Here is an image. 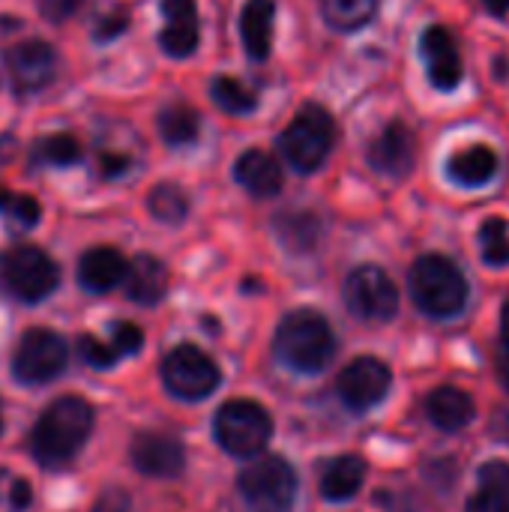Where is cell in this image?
Here are the masks:
<instances>
[{
    "label": "cell",
    "instance_id": "6da1fadb",
    "mask_svg": "<svg viewBox=\"0 0 509 512\" xmlns=\"http://www.w3.org/2000/svg\"><path fill=\"white\" fill-rule=\"evenodd\" d=\"M93 429V408L78 396H60L51 402L30 438L33 456L45 468H60L72 462Z\"/></svg>",
    "mask_w": 509,
    "mask_h": 512
},
{
    "label": "cell",
    "instance_id": "7a4b0ae2",
    "mask_svg": "<svg viewBox=\"0 0 509 512\" xmlns=\"http://www.w3.org/2000/svg\"><path fill=\"white\" fill-rule=\"evenodd\" d=\"M276 354L294 372H324L336 354V336L330 321L315 309L291 312L276 330Z\"/></svg>",
    "mask_w": 509,
    "mask_h": 512
},
{
    "label": "cell",
    "instance_id": "3957f363",
    "mask_svg": "<svg viewBox=\"0 0 509 512\" xmlns=\"http://www.w3.org/2000/svg\"><path fill=\"white\" fill-rule=\"evenodd\" d=\"M411 297L429 318H456L468 306V279L447 255H423L408 273Z\"/></svg>",
    "mask_w": 509,
    "mask_h": 512
},
{
    "label": "cell",
    "instance_id": "277c9868",
    "mask_svg": "<svg viewBox=\"0 0 509 512\" xmlns=\"http://www.w3.org/2000/svg\"><path fill=\"white\" fill-rule=\"evenodd\" d=\"M333 144H336V123L330 111L321 105H303L279 138L285 159L300 174L318 171L333 153Z\"/></svg>",
    "mask_w": 509,
    "mask_h": 512
},
{
    "label": "cell",
    "instance_id": "5b68a950",
    "mask_svg": "<svg viewBox=\"0 0 509 512\" xmlns=\"http://www.w3.org/2000/svg\"><path fill=\"white\" fill-rule=\"evenodd\" d=\"M213 432H216V441L222 444L225 453L246 459V456H255L267 447V441L273 435V420L258 402L231 399L216 411Z\"/></svg>",
    "mask_w": 509,
    "mask_h": 512
},
{
    "label": "cell",
    "instance_id": "8992f818",
    "mask_svg": "<svg viewBox=\"0 0 509 512\" xmlns=\"http://www.w3.org/2000/svg\"><path fill=\"white\" fill-rule=\"evenodd\" d=\"M237 489L252 512H288L297 498V474L282 456H267L240 474Z\"/></svg>",
    "mask_w": 509,
    "mask_h": 512
},
{
    "label": "cell",
    "instance_id": "52a82bcc",
    "mask_svg": "<svg viewBox=\"0 0 509 512\" xmlns=\"http://www.w3.org/2000/svg\"><path fill=\"white\" fill-rule=\"evenodd\" d=\"M0 279L12 297L39 303L57 288L60 267L39 246H15L0 258Z\"/></svg>",
    "mask_w": 509,
    "mask_h": 512
},
{
    "label": "cell",
    "instance_id": "ba28073f",
    "mask_svg": "<svg viewBox=\"0 0 509 512\" xmlns=\"http://www.w3.org/2000/svg\"><path fill=\"white\" fill-rule=\"evenodd\" d=\"M345 303L354 318L384 324L399 312V288L381 267H357L345 282Z\"/></svg>",
    "mask_w": 509,
    "mask_h": 512
},
{
    "label": "cell",
    "instance_id": "9c48e42d",
    "mask_svg": "<svg viewBox=\"0 0 509 512\" xmlns=\"http://www.w3.org/2000/svg\"><path fill=\"white\" fill-rule=\"evenodd\" d=\"M162 381L171 396L195 402V399H207L219 387L222 375L219 366L201 348L177 345L162 363Z\"/></svg>",
    "mask_w": 509,
    "mask_h": 512
},
{
    "label": "cell",
    "instance_id": "30bf717a",
    "mask_svg": "<svg viewBox=\"0 0 509 512\" xmlns=\"http://www.w3.org/2000/svg\"><path fill=\"white\" fill-rule=\"evenodd\" d=\"M66 357H69L66 342L57 333L45 327H33L21 336L12 357V369L21 384H48L63 372Z\"/></svg>",
    "mask_w": 509,
    "mask_h": 512
},
{
    "label": "cell",
    "instance_id": "8fae6325",
    "mask_svg": "<svg viewBox=\"0 0 509 512\" xmlns=\"http://www.w3.org/2000/svg\"><path fill=\"white\" fill-rule=\"evenodd\" d=\"M390 384H393V372L387 363H381L378 357H357L339 372L336 390L351 411H369L378 402H384Z\"/></svg>",
    "mask_w": 509,
    "mask_h": 512
},
{
    "label": "cell",
    "instance_id": "7c38bea8",
    "mask_svg": "<svg viewBox=\"0 0 509 512\" xmlns=\"http://www.w3.org/2000/svg\"><path fill=\"white\" fill-rule=\"evenodd\" d=\"M366 159L378 174L402 180V177L411 174V168L417 162V138L402 120H393L390 126H384L372 138V144L366 150Z\"/></svg>",
    "mask_w": 509,
    "mask_h": 512
},
{
    "label": "cell",
    "instance_id": "4fadbf2b",
    "mask_svg": "<svg viewBox=\"0 0 509 512\" xmlns=\"http://www.w3.org/2000/svg\"><path fill=\"white\" fill-rule=\"evenodd\" d=\"M6 69L18 93L42 90L54 81L57 72V51L45 39H27L6 51Z\"/></svg>",
    "mask_w": 509,
    "mask_h": 512
},
{
    "label": "cell",
    "instance_id": "5bb4252c",
    "mask_svg": "<svg viewBox=\"0 0 509 512\" xmlns=\"http://www.w3.org/2000/svg\"><path fill=\"white\" fill-rule=\"evenodd\" d=\"M420 54L429 69V81L438 90H456L462 81V54L453 33L441 24H432L420 36Z\"/></svg>",
    "mask_w": 509,
    "mask_h": 512
},
{
    "label": "cell",
    "instance_id": "9a60e30c",
    "mask_svg": "<svg viewBox=\"0 0 509 512\" xmlns=\"http://www.w3.org/2000/svg\"><path fill=\"white\" fill-rule=\"evenodd\" d=\"M132 462L144 477L168 480L183 471L186 453L177 438L165 432H144L132 441Z\"/></svg>",
    "mask_w": 509,
    "mask_h": 512
},
{
    "label": "cell",
    "instance_id": "2e32d148",
    "mask_svg": "<svg viewBox=\"0 0 509 512\" xmlns=\"http://www.w3.org/2000/svg\"><path fill=\"white\" fill-rule=\"evenodd\" d=\"M165 27L159 33V45L171 57H189L198 48L201 24L195 0H162Z\"/></svg>",
    "mask_w": 509,
    "mask_h": 512
},
{
    "label": "cell",
    "instance_id": "e0dca14e",
    "mask_svg": "<svg viewBox=\"0 0 509 512\" xmlns=\"http://www.w3.org/2000/svg\"><path fill=\"white\" fill-rule=\"evenodd\" d=\"M126 267H129V261L117 249L96 246V249L81 255V261H78V282L87 291H93V294H108L117 285H123Z\"/></svg>",
    "mask_w": 509,
    "mask_h": 512
},
{
    "label": "cell",
    "instance_id": "ac0fdd59",
    "mask_svg": "<svg viewBox=\"0 0 509 512\" xmlns=\"http://www.w3.org/2000/svg\"><path fill=\"white\" fill-rule=\"evenodd\" d=\"M126 297L138 306H156L168 294V267L153 255H138L126 267Z\"/></svg>",
    "mask_w": 509,
    "mask_h": 512
},
{
    "label": "cell",
    "instance_id": "d6986e66",
    "mask_svg": "<svg viewBox=\"0 0 509 512\" xmlns=\"http://www.w3.org/2000/svg\"><path fill=\"white\" fill-rule=\"evenodd\" d=\"M234 177L255 198H270V195H276L282 189V168H279V162L270 153L258 150V147H252L243 156H237Z\"/></svg>",
    "mask_w": 509,
    "mask_h": 512
},
{
    "label": "cell",
    "instance_id": "ffe728a7",
    "mask_svg": "<svg viewBox=\"0 0 509 512\" xmlns=\"http://www.w3.org/2000/svg\"><path fill=\"white\" fill-rule=\"evenodd\" d=\"M426 414H429V423L435 429H441V432H462L474 420L477 408H474V399L465 390H459V387H438L426 399Z\"/></svg>",
    "mask_w": 509,
    "mask_h": 512
},
{
    "label": "cell",
    "instance_id": "44dd1931",
    "mask_svg": "<svg viewBox=\"0 0 509 512\" xmlns=\"http://www.w3.org/2000/svg\"><path fill=\"white\" fill-rule=\"evenodd\" d=\"M273 18L276 3L273 0H246L240 12V39L252 60H267L273 48Z\"/></svg>",
    "mask_w": 509,
    "mask_h": 512
},
{
    "label": "cell",
    "instance_id": "7402d4cb",
    "mask_svg": "<svg viewBox=\"0 0 509 512\" xmlns=\"http://www.w3.org/2000/svg\"><path fill=\"white\" fill-rule=\"evenodd\" d=\"M447 174H450L453 183H459L465 189L486 186L498 174V156L486 144H471L465 150H456L447 159Z\"/></svg>",
    "mask_w": 509,
    "mask_h": 512
},
{
    "label": "cell",
    "instance_id": "603a6c76",
    "mask_svg": "<svg viewBox=\"0 0 509 512\" xmlns=\"http://www.w3.org/2000/svg\"><path fill=\"white\" fill-rule=\"evenodd\" d=\"M366 483V462L360 456H339L321 474V495L333 504L351 501Z\"/></svg>",
    "mask_w": 509,
    "mask_h": 512
},
{
    "label": "cell",
    "instance_id": "cb8c5ba5",
    "mask_svg": "<svg viewBox=\"0 0 509 512\" xmlns=\"http://www.w3.org/2000/svg\"><path fill=\"white\" fill-rule=\"evenodd\" d=\"M468 512H509V465L486 462L477 474V492L468 501Z\"/></svg>",
    "mask_w": 509,
    "mask_h": 512
},
{
    "label": "cell",
    "instance_id": "d4e9b609",
    "mask_svg": "<svg viewBox=\"0 0 509 512\" xmlns=\"http://www.w3.org/2000/svg\"><path fill=\"white\" fill-rule=\"evenodd\" d=\"M201 132V117L195 108L189 105H168L162 114H159V135L165 144L171 147H183V144H192Z\"/></svg>",
    "mask_w": 509,
    "mask_h": 512
},
{
    "label": "cell",
    "instance_id": "484cf974",
    "mask_svg": "<svg viewBox=\"0 0 509 512\" xmlns=\"http://www.w3.org/2000/svg\"><path fill=\"white\" fill-rule=\"evenodd\" d=\"M318 3H321L327 24L345 33L366 27L378 9V0H318Z\"/></svg>",
    "mask_w": 509,
    "mask_h": 512
},
{
    "label": "cell",
    "instance_id": "4316f807",
    "mask_svg": "<svg viewBox=\"0 0 509 512\" xmlns=\"http://www.w3.org/2000/svg\"><path fill=\"white\" fill-rule=\"evenodd\" d=\"M147 210L156 222L162 225H180L189 213V201L183 195L180 186L174 183H159L153 186V192L147 195Z\"/></svg>",
    "mask_w": 509,
    "mask_h": 512
},
{
    "label": "cell",
    "instance_id": "83f0119b",
    "mask_svg": "<svg viewBox=\"0 0 509 512\" xmlns=\"http://www.w3.org/2000/svg\"><path fill=\"white\" fill-rule=\"evenodd\" d=\"M210 93H213V102H216L222 111H228V114H249V111H255V105H258L255 90H249L243 81H237V78H231V75H219V78L213 81Z\"/></svg>",
    "mask_w": 509,
    "mask_h": 512
},
{
    "label": "cell",
    "instance_id": "f1b7e54d",
    "mask_svg": "<svg viewBox=\"0 0 509 512\" xmlns=\"http://www.w3.org/2000/svg\"><path fill=\"white\" fill-rule=\"evenodd\" d=\"M480 252L489 267H507L509 264V222L501 216H492L480 228Z\"/></svg>",
    "mask_w": 509,
    "mask_h": 512
},
{
    "label": "cell",
    "instance_id": "f546056e",
    "mask_svg": "<svg viewBox=\"0 0 509 512\" xmlns=\"http://www.w3.org/2000/svg\"><path fill=\"white\" fill-rule=\"evenodd\" d=\"M276 228L291 249H312L318 243V219L312 213H282Z\"/></svg>",
    "mask_w": 509,
    "mask_h": 512
},
{
    "label": "cell",
    "instance_id": "4dcf8cb0",
    "mask_svg": "<svg viewBox=\"0 0 509 512\" xmlns=\"http://www.w3.org/2000/svg\"><path fill=\"white\" fill-rule=\"evenodd\" d=\"M36 159L39 162H48V165H72V162L81 159V144H78L75 135L57 132V135H48V138L39 141Z\"/></svg>",
    "mask_w": 509,
    "mask_h": 512
},
{
    "label": "cell",
    "instance_id": "1f68e13d",
    "mask_svg": "<svg viewBox=\"0 0 509 512\" xmlns=\"http://www.w3.org/2000/svg\"><path fill=\"white\" fill-rule=\"evenodd\" d=\"M0 213L9 216V219H15V222L24 225V228H33V225L39 222V216H42V207H39L36 198L18 195V192L0 186Z\"/></svg>",
    "mask_w": 509,
    "mask_h": 512
},
{
    "label": "cell",
    "instance_id": "d6a6232c",
    "mask_svg": "<svg viewBox=\"0 0 509 512\" xmlns=\"http://www.w3.org/2000/svg\"><path fill=\"white\" fill-rule=\"evenodd\" d=\"M78 351H81V357H84L93 369H111V366L120 360V354H117L111 345H102V342L93 339V336H81Z\"/></svg>",
    "mask_w": 509,
    "mask_h": 512
},
{
    "label": "cell",
    "instance_id": "836d02e7",
    "mask_svg": "<svg viewBox=\"0 0 509 512\" xmlns=\"http://www.w3.org/2000/svg\"><path fill=\"white\" fill-rule=\"evenodd\" d=\"M111 336H114L111 348H114L120 357H123V354H138V348H141V342H144V333H141L135 324H129V321L111 324Z\"/></svg>",
    "mask_w": 509,
    "mask_h": 512
},
{
    "label": "cell",
    "instance_id": "e575fe53",
    "mask_svg": "<svg viewBox=\"0 0 509 512\" xmlns=\"http://www.w3.org/2000/svg\"><path fill=\"white\" fill-rule=\"evenodd\" d=\"M75 6H78V0H42V12L54 21H63L66 15H72Z\"/></svg>",
    "mask_w": 509,
    "mask_h": 512
},
{
    "label": "cell",
    "instance_id": "d590c367",
    "mask_svg": "<svg viewBox=\"0 0 509 512\" xmlns=\"http://www.w3.org/2000/svg\"><path fill=\"white\" fill-rule=\"evenodd\" d=\"M126 165H129V159H126V156H111V153H102V156H99V168H102V174H105V177H117V174H123V171H126Z\"/></svg>",
    "mask_w": 509,
    "mask_h": 512
},
{
    "label": "cell",
    "instance_id": "8d00e7d4",
    "mask_svg": "<svg viewBox=\"0 0 509 512\" xmlns=\"http://www.w3.org/2000/svg\"><path fill=\"white\" fill-rule=\"evenodd\" d=\"M30 501H33V489H30V483L15 480V483H12V510H27V507H30Z\"/></svg>",
    "mask_w": 509,
    "mask_h": 512
},
{
    "label": "cell",
    "instance_id": "74e56055",
    "mask_svg": "<svg viewBox=\"0 0 509 512\" xmlns=\"http://www.w3.org/2000/svg\"><path fill=\"white\" fill-rule=\"evenodd\" d=\"M102 24H105V27H99V30H96V36H99V39H111V36H117V33H123V30H126V15H123V12H117V15L105 18Z\"/></svg>",
    "mask_w": 509,
    "mask_h": 512
},
{
    "label": "cell",
    "instance_id": "f35d334b",
    "mask_svg": "<svg viewBox=\"0 0 509 512\" xmlns=\"http://www.w3.org/2000/svg\"><path fill=\"white\" fill-rule=\"evenodd\" d=\"M492 435H495L498 441H509V408L492 423Z\"/></svg>",
    "mask_w": 509,
    "mask_h": 512
},
{
    "label": "cell",
    "instance_id": "ab89813d",
    "mask_svg": "<svg viewBox=\"0 0 509 512\" xmlns=\"http://www.w3.org/2000/svg\"><path fill=\"white\" fill-rule=\"evenodd\" d=\"M501 351H509V300L504 306V318H501Z\"/></svg>",
    "mask_w": 509,
    "mask_h": 512
},
{
    "label": "cell",
    "instance_id": "60d3db41",
    "mask_svg": "<svg viewBox=\"0 0 509 512\" xmlns=\"http://www.w3.org/2000/svg\"><path fill=\"white\" fill-rule=\"evenodd\" d=\"M483 6H486L492 15H507L509 12V0H483Z\"/></svg>",
    "mask_w": 509,
    "mask_h": 512
},
{
    "label": "cell",
    "instance_id": "b9f144b4",
    "mask_svg": "<svg viewBox=\"0 0 509 512\" xmlns=\"http://www.w3.org/2000/svg\"><path fill=\"white\" fill-rule=\"evenodd\" d=\"M498 369H501V378H504V384L509 387V351H501V357H498Z\"/></svg>",
    "mask_w": 509,
    "mask_h": 512
},
{
    "label": "cell",
    "instance_id": "7bdbcfd3",
    "mask_svg": "<svg viewBox=\"0 0 509 512\" xmlns=\"http://www.w3.org/2000/svg\"><path fill=\"white\" fill-rule=\"evenodd\" d=\"M0 432H3V417H0Z\"/></svg>",
    "mask_w": 509,
    "mask_h": 512
}]
</instances>
